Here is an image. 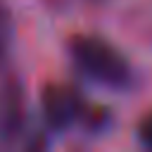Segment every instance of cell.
Listing matches in <instances>:
<instances>
[{
    "instance_id": "6da1fadb",
    "label": "cell",
    "mask_w": 152,
    "mask_h": 152,
    "mask_svg": "<svg viewBox=\"0 0 152 152\" xmlns=\"http://www.w3.org/2000/svg\"><path fill=\"white\" fill-rule=\"evenodd\" d=\"M69 52L81 74L107 88H124L131 83V64L121 50L97 36H76L69 43Z\"/></svg>"
},
{
    "instance_id": "7a4b0ae2",
    "label": "cell",
    "mask_w": 152,
    "mask_h": 152,
    "mask_svg": "<svg viewBox=\"0 0 152 152\" xmlns=\"http://www.w3.org/2000/svg\"><path fill=\"white\" fill-rule=\"evenodd\" d=\"M43 114H45V121L55 131H64L78 124L88 114V109L81 95L71 86L55 83L43 90Z\"/></svg>"
},
{
    "instance_id": "3957f363",
    "label": "cell",
    "mask_w": 152,
    "mask_h": 152,
    "mask_svg": "<svg viewBox=\"0 0 152 152\" xmlns=\"http://www.w3.org/2000/svg\"><path fill=\"white\" fill-rule=\"evenodd\" d=\"M138 138H140L142 145L152 147V114L142 119V124H140V128H138Z\"/></svg>"
}]
</instances>
